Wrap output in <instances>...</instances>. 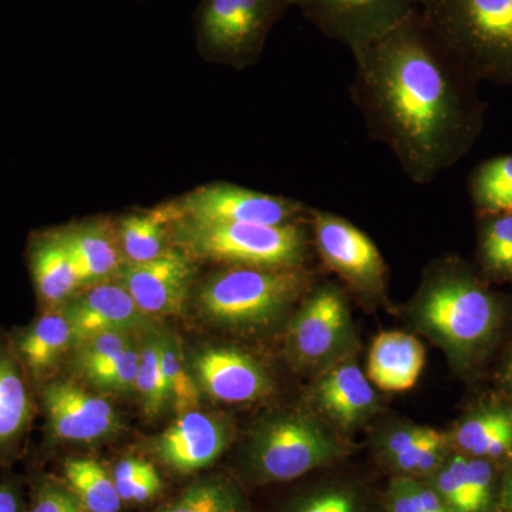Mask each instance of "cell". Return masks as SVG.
Here are the masks:
<instances>
[{
    "label": "cell",
    "instance_id": "8",
    "mask_svg": "<svg viewBox=\"0 0 512 512\" xmlns=\"http://www.w3.org/2000/svg\"><path fill=\"white\" fill-rule=\"evenodd\" d=\"M164 210L170 222L286 225L308 222L311 215L302 202L227 183L205 185Z\"/></svg>",
    "mask_w": 512,
    "mask_h": 512
},
{
    "label": "cell",
    "instance_id": "7",
    "mask_svg": "<svg viewBox=\"0 0 512 512\" xmlns=\"http://www.w3.org/2000/svg\"><path fill=\"white\" fill-rule=\"evenodd\" d=\"M345 456L338 441L305 414H286L262 424L252 441L251 468L266 483H285Z\"/></svg>",
    "mask_w": 512,
    "mask_h": 512
},
{
    "label": "cell",
    "instance_id": "24",
    "mask_svg": "<svg viewBox=\"0 0 512 512\" xmlns=\"http://www.w3.org/2000/svg\"><path fill=\"white\" fill-rule=\"evenodd\" d=\"M32 400L22 370L6 353H0V448L12 446L25 433Z\"/></svg>",
    "mask_w": 512,
    "mask_h": 512
},
{
    "label": "cell",
    "instance_id": "21",
    "mask_svg": "<svg viewBox=\"0 0 512 512\" xmlns=\"http://www.w3.org/2000/svg\"><path fill=\"white\" fill-rule=\"evenodd\" d=\"M461 454L500 460L512 454V409L490 406L471 413L454 434Z\"/></svg>",
    "mask_w": 512,
    "mask_h": 512
},
{
    "label": "cell",
    "instance_id": "25",
    "mask_svg": "<svg viewBox=\"0 0 512 512\" xmlns=\"http://www.w3.org/2000/svg\"><path fill=\"white\" fill-rule=\"evenodd\" d=\"M468 194L478 217L512 214V154L477 165L468 180Z\"/></svg>",
    "mask_w": 512,
    "mask_h": 512
},
{
    "label": "cell",
    "instance_id": "12",
    "mask_svg": "<svg viewBox=\"0 0 512 512\" xmlns=\"http://www.w3.org/2000/svg\"><path fill=\"white\" fill-rule=\"evenodd\" d=\"M120 284L148 316L178 315L183 312L192 278L191 258L168 249L147 262L121 266Z\"/></svg>",
    "mask_w": 512,
    "mask_h": 512
},
{
    "label": "cell",
    "instance_id": "27",
    "mask_svg": "<svg viewBox=\"0 0 512 512\" xmlns=\"http://www.w3.org/2000/svg\"><path fill=\"white\" fill-rule=\"evenodd\" d=\"M170 224L164 208L146 214H133L123 218L119 225L121 248L128 262H147L167 252V231Z\"/></svg>",
    "mask_w": 512,
    "mask_h": 512
},
{
    "label": "cell",
    "instance_id": "9",
    "mask_svg": "<svg viewBox=\"0 0 512 512\" xmlns=\"http://www.w3.org/2000/svg\"><path fill=\"white\" fill-rule=\"evenodd\" d=\"M311 238L323 264L367 298H382L387 265L375 242L355 224L330 211L311 208Z\"/></svg>",
    "mask_w": 512,
    "mask_h": 512
},
{
    "label": "cell",
    "instance_id": "39",
    "mask_svg": "<svg viewBox=\"0 0 512 512\" xmlns=\"http://www.w3.org/2000/svg\"><path fill=\"white\" fill-rule=\"evenodd\" d=\"M0 512H20L18 491L8 483L0 485Z\"/></svg>",
    "mask_w": 512,
    "mask_h": 512
},
{
    "label": "cell",
    "instance_id": "32",
    "mask_svg": "<svg viewBox=\"0 0 512 512\" xmlns=\"http://www.w3.org/2000/svg\"><path fill=\"white\" fill-rule=\"evenodd\" d=\"M384 512H453L423 478L397 476L386 491Z\"/></svg>",
    "mask_w": 512,
    "mask_h": 512
},
{
    "label": "cell",
    "instance_id": "1",
    "mask_svg": "<svg viewBox=\"0 0 512 512\" xmlns=\"http://www.w3.org/2000/svg\"><path fill=\"white\" fill-rule=\"evenodd\" d=\"M349 93L367 134L414 184H429L473 148L484 124L478 80L419 12L352 50Z\"/></svg>",
    "mask_w": 512,
    "mask_h": 512
},
{
    "label": "cell",
    "instance_id": "41",
    "mask_svg": "<svg viewBox=\"0 0 512 512\" xmlns=\"http://www.w3.org/2000/svg\"><path fill=\"white\" fill-rule=\"evenodd\" d=\"M505 379H507L508 387H510L512 393V355L510 357V362H508L507 372H505Z\"/></svg>",
    "mask_w": 512,
    "mask_h": 512
},
{
    "label": "cell",
    "instance_id": "15",
    "mask_svg": "<svg viewBox=\"0 0 512 512\" xmlns=\"http://www.w3.org/2000/svg\"><path fill=\"white\" fill-rule=\"evenodd\" d=\"M228 443L224 423L208 414L187 412L181 414L173 426L158 437V458L177 473H194L210 466Z\"/></svg>",
    "mask_w": 512,
    "mask_h": 512
},
{
    "label": "cell",
    "instance_id": "31",
    "mask_svg": "<svg viewBox=\"0 0 512 512\" xmlns=\"http://www.w3.org/2000/svg\"><path fill=\"white\" fill-rule=\"evenodd\" d=\"M160 512H245L241 495L224 481H202L188 487Z\"/></svg>",
    "mask_w": 512,
    "mask_h": 512
},
{
    "label": "cell",
    "instance_id": "17",
    "mask_svg": "<svg viewBox=\"0 0 512 512\" xmlns=\"http://www.w3.org/2000/svg\"><path fill=\"white\" fill-rule=\"evenodd\" d=\"M424 480L453 512H488L494 503L495 471L491 461L484 458L453 454Z\"/></svg>",
    "mask_w": 512,
    "mask_h": 512
},
{
    "label": "cell",
    "instance_id": "23",
    "mask_svg": "<svg viewBox=\"0 0 512 512\" xmlns=\"http://www.w3.org/2000/svg\"><path fill=\"white\" fill-rule=\"evenodd\" d=\"M59 232L76 262L84 284L99 281L120 271L119 251L104 228L86 225Z\"/></svg>",
    "mask_w": 512,
    "mask_h": 512
},
{
    "label": "cell",
    "instance_id": "19",
    "mask_svg": "<svg viewBox=\"0 0 512 512\" xmlns=\"http://www.w3.org/2000/svg\"><path fill=\"white\" fill-rule=\"evenodd\" d=\"M424 348L420 340L404 332H384L373 342L367 375L384 392H406L423 372Z\"/></svg>",
    "mask_w": 512,
    "mask_h": 512
},
{
    "label": "cell",
    "instance_id": "5",
    "mask_svg": "<svg viewBox=\"0 0 512 512\" xmlns=\"http://www.w3.org/2000/svg\"><path fill=\"white\" fill-rule=\"evenodd\" d=\"M311 284V272L305 268L231 266L205 282L198 302L214 322L258 328L281 318Z\"/></svg>",
    "mask_w": 512,
    "mask_h": 512
},
{
    "label": "cell",
    "instance_id": "26",
    "mask_svg": "<svg viewBox=\"0 0 512 512\" xmlns=\"http://www.w3.org/2000/svg\"><path fill=\"white\" fill-rule=\"evenodd\" d=\"M64 477L87 512H119L121 498L116 484L101 464L73 458L64 463Z\"/></svg>",
    "mask_w": 512,
    "mask_h": 512
},
{
    "label": "cell",
    "instance_id": "36",
    "mask_svg": "<svg viewBox=\"0 0 512 512\" xmlns=\"http://www.w3.org/2000/svg\"><path fill=\"white\" fill-rule=\"evenodd\" d=\"M29 512H84V508L76 495L59 485L46 483L37 490Z\"/></svg>",
    "mask_w": 512,
    "mask_h": 512
},
{
    "label": "cell",
    "instance_id": "34",
    "mask_svg": "<svg viewBox=\"0 0 512 512\" xmlns=\"http://www.w3.org/2000/svg\"><path fill=\"white\" fill-rule=\"evenodd\" d=\"M134 343H136L134 332H128V330H107V332L96 333L74 346V366L83 375L111 357L120 355Z\"/></svg>",
    "mask_w": 512,
    "mask_h": 512
},
{
    "label": "cell",
    "instance_id": "37",
    "mask_svg": "<svg viewBox=\"0 0 512 512\" xmlns=\"http://www.w3.org/2000/svg\"><path fill=\"white\" fill-rule=\"evenodd\" d=\"M153 470V464L148 461L137 460V458L120 461L114 470L113 480L121 500H133L134 491Z\"/></svg>",
    "mask_w": 512,
    "mask_h": 512
},
{
    "label": "cell",
    "instance_id": "28",
    "mask_svg": "<svg viewBox=\"0 0 512 512\" xmlns=\"http://www.w3.org/2000/svg\"><path fill=\"white\" fill-rule=\"evenodd\" d=\"M483 218L478 254L484 271L498 279H512V214Z\"/></svg>",
    "mask_w": 512,
    "mask_h": 512
},
{
    "label": "cell",
    "instance_id": "4",
    "mask_svg": "<svg viewBox=\"0 0 512 512\" xmlns=\"http://www.w3.org/2000/svg\"><path fill=\"white\" fill-rule=\"evenodd\" d=\"M175 244L190 258L248 268H303L309 258L308 222L286 225L178 220Z\"/></svg>",
    "mask_w": 512,
    "mask_h": 512
},
{
    "label": "cell",
    "instance_id": "40",
    "mask_svg": "<svg viewBox=\"0 0 512 512\" xmlns=\"http://www.w3.org/2000/svg\"><path fill=\"white\" fill-rule=\"evenodd\" d=\"M500 504L504 512H512V468L501 483Z\"/></svg>",
    "mask_w": 512,
    "mask_h": 512
},
{
    "label": "cell",
    "instance_id": "14",
    "mask_svg": "<svg viewBox=\"0 0 512 512\" xmlns=\"http://www.w3.org/2000/svg\"><path fill=\"white\" fill-rule=\"evenodd\" d=\"M194 367L204 392L218 402L251 403L271 392V380L265 370L241 350H204L195 359Z\"/></svg>",
    "mask_w": 512,
    "mask_h": 512
},
{
    "label": "cell",
    "instance_id": "35",
    "mask_svg": "<svg viewBox=\"0 0 512 512\" xmlns=\"http://www.w3.org/2000/svg\"><path fill=\"white\" fill-rule=\"evenodd\" d=\"M293 512H363V505L353 488L333 485L306 498Z\"/></svg>",
    "mask_w": 512,
    "mask_h": 512
},
{
    "label": "cell",
    "instance_id": "20",
    "mask_svg": "<svg viewBox=\"0 0 512 512\" xmlns=\"http://www.w3.org/2000/svg\"><path fill=\"white\" fill-rule=\"evenodd\" d=\"M29 265L37 296L52 308L66 302L79 286L84 285L59 231L46 232L33 239Z\"/></svg>",
    "mask_w": 512,
    "mask_h": 512
},
{
    "label": "cell",
    "instance_id": "16",
    "mask_svg": "<svg viewBox=\"0 0 512 512\" xmlns=\"http://www.w3.org/2000/svg\"><path fill=\"white\" fill-rule=\"evenodd\" d=\"M73 328V348L77 343L107 330L146 329L148 315L138 308L123 285L103 284L87 289L63 308Z\"/></svg>",
    "mask_w": 512,
    "mask_h": 512
},
{
    "label": "cell",
    "instance_id": "29",
    "mask_svg": "<svg viewBox=\"0 0 512 512\" xmlns=\"http://www.w3.org/2000/svg\"><path fill=\"white\" fill-rule=\"evenodd\" d=\"M136 392L140 394L144 413L148 417L163 412L165 404L170 402L167 383L161 367L160 335L148 333L140 346V365H138Z\"/></svg>",
    "mask_w": 512,
    "mask_h": 512
},
{
    "label": "cell",
    "instance_id": "33",
    "mask_svg": "<svg viewBox=\"0 0 512 512\" xmlns=\"http://www.w3.org/2000/svg\"><path fill=\"white\" fill-rule=\"evenodd\" d=\"M138 365H140V346L124 350L120 355L111 357L101 365L93 367L83 376L94 386L116 393H130L136 390Z\"/></svg>",
    "mask_w": 512,
    "mask_h": 512
},
{
    "label": "cell",
    "instance_id": "22",
    "mask_svg": "<svg viewBox=\"0 0 512 512\" xmlns=\"http://www.w3.org/2000/svg\"><path fill=\"white\" fill-rule=\"evenodd\" d=\"M73 342L72 323L66 313L50 309L20 335L18 353L30 372L39 376L52 369L73 348Z\"/></svg>",
    "mask_w": 512,
    "mask_h": 512
},
{
    "label": "cell",
    "instance_id": "13",
    "mask_svg": "<svg viewBox=\"0 0 512 512\" xmlns=\"http://www.w3.org/2000/svg\"><path fill=\"white\" fill-rule=\"evenodd\" d=\"M50 431L60 440L94 441L119 429L116 410L106 399L72 382H52L43 390Z\"/></svg>",
    "mask_w": 512,
    "mask_h": 512
},
{
    "label": "cell",
    "instance_id": "2",
    "mask_svg": "<svg viewBox=\"0 0 512 512\" xmlns=\"http://www.w3.org/2000/svg\"><path fill=\"white\" fill-rule=\"evenodd\" d=\"M413 313L427 335L463 360L493 338L500 303L466 266L444 261L427 272Z\"/></svg>",
    "mask_w": 512,
    "mask_h": 512
},
{
    "label": "cell",
    "instance_id": "18",
    "mask_svg": "<svg viewBox=\"0 0 512 512\" xmlns=\"http://www.w3.org/2000/svg\"><path fill=\"white\" fill-rule=\"evenodd\" d=\"M315 402L329 419L340 426L353 427L375 412L377 396L357 363L346 362L333 366L319 380Z\"/></svg>",
    "mask_w": 512,
    "mask_h": 512
},
{
    "label": "cell",
    "instance_id": "3",
    "mask_svg": "<svg viewBox=\"0 0 512 512\" xmlns=\"http://www.w3.org/2000/svg\"><path fill=\"white\" fill-rule=\"evenodd\" d=\"M421 15L478 82L512 87V0H429Z\"/></svg>",
    "mask_w": 512,
    "mask_h": 512
},
{
    "label": "cell",
    "instance_id": "11",
    "mask_svg": "<svg viewBox=\"0 0 512 512\" xmlns=\"http://www.w3.org/2000/svg\"><path fill=\"white\" fill-rule=\"evenodd\" d=\"M429 0H295V8L328 39L357 47L383 36Z\"/></svg>",
    "mask_w": 512,
    "mask_h": 512
},
{
    "label": "cell",
    "instance_id": "30",
    "mask_svg": "<svg viewBox=\"0 0 512 512\" xmlns=\"http://www.w3.org/2000/svg\"><path fill=\"white\" fill-rule=\"evenodd\" d=\"M160 356L168 394L175 410L180 414L197 410L200 406V392L197 384L192 382L183 352L174 336L168 333L160 335Z\"/></svg>",
    "mask_w": 512,
    "mask_h": 512
},
{
    "label": "cell",
    "instance_id": "10",
    "mask_svg": "<svg viewBox=\"0 0 512 512\" xmlns=\"http://www.w3.org/2000/svg\"><path fill=\"white\" fill-rule=\"evenodd\" d=\"M353 329L345 293L333 284L316 286L293 318L288 333L292 359L306 369L329 365L349 348Z\"/></svg>",
    "mask_w": 512,
    "mask_h": 512
},
{
    "label": "cell",
    "instance_id": "38",
    "mask_svg": "<svg viewBox=\"0 0 512 512\" xmlns=\"http://www.w3.org/2000/svg\"><path fill=\"white\" fill-rule=\"evenodd\" d=\"M429 430V427L406 426L392 431L382 444L383 456L387 463L419 443Z\"/></svg>",
    "mask_w": 512,
    "mask_h": 512
},
{
    "label": "cell",
    "instance_id": "6",
    "mask_svg": "<svg viewBox=\"0 0 512 512\" xmlns=\"http://www.w3.org/2000/svg\"><path fill=\"white\" fill-rule=\"evenodd\" d=\"M291 6L295 0H204L197 22L202 55L235 69L251 66Z\"/></svg>",
    "mask_w": 512,
    "mask_h": 512
}]
</instances>
